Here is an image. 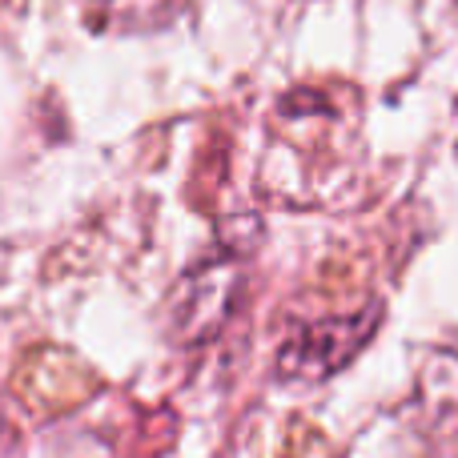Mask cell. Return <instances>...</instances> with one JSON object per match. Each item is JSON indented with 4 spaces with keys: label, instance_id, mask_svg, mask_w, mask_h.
<instances>
[{
    "label": "cell",
    "instance_id": "6da1fadb",
    "mask_svg": "<svg viewBox=\"0 0 458 458\" xmlns=\"http://www.w3.org/2000/svg\"><path fill=\"white\" fill-rule=\"evenodd\" d=\"M382 326V306H358L350 314H322L301 322L298 330L285 338V346L277 350L274 374L290 386H318V382L334 378L338 370H346L358 354L366 350V342L378 334Z\"/></svg>",
    "mask_w": 458,
    "mask_h": 458
},
{
    "label": "cell",
    "instance_id": "7a4b0ae2",
    "mask_svg": "<svg viewBox=\"0 0 458 458\" xmlns=\"http://www.w3.org/2000/svg\"><path fill=\"white\" fill-rule=\"evenodd\" d=\"M237 266L229 253H217V258L193 266L190 274L182 277L174 301H169V322H174V334L182 342H206L217 334V326L225 322L229 306H233L237 293Z\"/></svg>",
    "mask_w": 458,
    "mask_h": 458
},
{
    "label": "cell",
    "instance_id": "3957f363",
    "mask_svg": "<svg viewBox=\"0 0 458 458\" xmlns=\"http://www.w3.org/2000/svg\"><path fill=\"white\" fill-rule=\"evenodd\" d=\"M185 0H81L93 32H157L182 16Z\"/></svg>",
    "mask_w": 458,
    "mask_h": 458
}]
</instances>
